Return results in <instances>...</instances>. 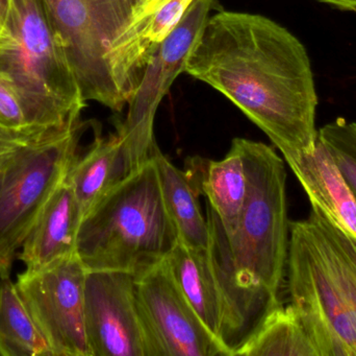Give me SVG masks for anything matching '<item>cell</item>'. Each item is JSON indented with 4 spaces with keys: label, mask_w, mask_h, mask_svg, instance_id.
Instances as JSON below:
<instances>
[{
    "label": "cell",
    "mask_w": 356,
    "mask_h": 356,
    "mask_svg": "<svg viewBox=\"0 0 356 356\" xmlns=\"http://www.w3.org/2000/svg\"><path fill=\"white\" fill-rule=\"evenodd\" d=\"M15 257L0 247V278L10 277V268Z\"/></svg>",
    "instance_id": "cell-23"
},
{
    "label": "cell",
    "mask_w": 356,
    "mask_h": 356,
    "mask_svg": "<svg viewBox=\"0 0 356 356\" xmlns=\"http://www.w3.org/2000/svg\"><path fill=\"white\" fill-rule=\"evenodd\" d=\"M319 1L332 4V6L342 8L344 10L356 13V0H319Z\"/></svg>",
    "instance_id": "cell-24"
},
{
    "label": "cell",
    "mask_w": 356,
    "mask_h": 356,
    "mask_svg": "<svg viewBox=\"0 0 356 356\" xmlns=\"http://www.w3.org/2000/svg\"><path fill=\"white\" fill-rule=\"evenodd\" d=\"M52 130L42 129V127H33V125L15 129V127H4V125H0V162L13 154L15 150L35 141V140L40 139Z\"/></svg>",
    "instance_id": "cell-21"
},
{
    "label": "cell",
    "mask_w": 356,
    "mask_h": 356,
    "mask_svg": "<svg viewBox=\"0 0 356 356\" xmlns=\"http://www.w3.org/2000/svg\"><path fill=\"white\" fill-rule=\"evenodd\" d=\"M317 209L339 229L356 240V199L336 161L318 138L313 152L286 160Z\"/></svg>",
    "instance_id": "cell-13"
},
{
    "label": "cell",
    "mask_w": 356,
    "mask_h": 356,
    "mask_svg": "<svg viewBox=\"0 0 356 356\" xmlns=\"http://www.w3.org/2000/svg\"><path fill=\"white\" fill-rule=\"evenodd\" d=\"M87 272L75 254L17 277V290L54 356H92L85 321Z\"/></svg>",
    "instance_id": "cell-9"
},
{
    "label": "cell",
    "mask_w": 356,
    "mask_h": 356,
    "mask_svg": "<svg viewBox=\"0 0 356 356\" xmlns=\"http://www.w3.org/2000/svg\"><path fill=\"white\" fill-rule=\"evenodd\" d=\"M146 356H228L178 290L165 261L136 277Z\"/></svg>",
    "instance_id": "cell-10"
},
{
    "label": "cell",
    "mask_w": 356,
    "mask_h": 356,
    "mask_svg": "<svg viewBox=\"0 0 356 356\" xmlns=\"http://www.w3.org/2000/svg\"><path fill=\"white\" fill-rule=\"evenodd\" d=\"M129 173L118 134L106 137L97 134L87 152L77 157L66 178L83 219Z\"/></svg>",
    "instance_id": "cell-16"
},
{
    "label": "cell",
    "mask_w": 356,
    "mask_h": 356,
    "mask_svg": "<svg viewBox=\"0 0 356 356\" xmlns=\"http://www.w3.org/2000/svg\"><path fill=\"white\" fill-rule=\"evenodd\" d=\"M2 29H3V27H2L1 23H0V33H1Z\"/></svg>",
    "instance_id": "cell-26"
},
{
    "label": "cell",
    "mask_w": 356,
    "mask_h": 356,
    "mask_svg": "<svg viewBox=\"0 0 356 356\" xmlns=\"http://www.w3.org/2000/svg\"><path fill=\"white\" fill-rule=\"evenodd\" d=\"M290 304L318 356H356V240L317 209L290 223Z\"/></svg>",
    "instance_id": "cell-3"
},
{
    "label": "cell",
    "mask_w": 356,
    "mask_h": 356,
    "mask_svg": "<svg viewBox=\"0 0 356 356\" xmlns=\"http://www.w3.org/2000/svg\"><path fill=\"white\" fill-rule=\"evenodd\" d=\"M0 125L4 127H27L22 106L14 88L0 75Z\"/></svg>",
    "instance_id": "cell-22"
},
{
    "label": "cell",
    "mask_w": 356,
    "mask_h": 356,
    "mask_svg": "<svg viewBox=\"0 0 356 356\" xmlns=\"http://www.w3.org/2000/svg\"><path fill=\"white\" fill-rule=\"evenodd\" d=\"M165 263L182 296L221 343L223 302L207 249L191 248L177 242Z\"/></svg>",
    "instance_id": "cell-15"
},
{
    "label": "cell",
    "mask_w": 356,
    "mask_h": 356,
    "mask_svg": "<svg viewBox=\"0 0 356 356\" xmlns=\"http://www.w3.org/2000/svg\"><path fill=\"white\" fill-rule=\"evenodd\" d=\"M177 242L154 158L83 217L76 254L87 271L127 272L137 277L163 263Z\"/></svg>",
    "instance_id": "cell-4"
},
{
    "label": "cell",
    "mask_w": 356,
    "mask_h": 356,
    "mask_svg": "<svg viewBox=\"0 0 356 356\" xmlns=\"http://www.w3.org/2000/svg\"><path fill=\"white\" fill-rule=\"evenodd\" d=\"M184 72L236 105L284 160L315 148L318 95L311 60L275 21L228 10L209 17Z\"/></svg>",
    "instance_id": "cell-1"
},
{
    "label": "cell",
    "mask_w": 356,
    "mask_h": 356,
    "mask_svg": "<svg viewBox=\"0 0 356 356\" xmlns=\"http://www.w3.org/2000/svg\"><path fill=\"white\" fill-rule=\"evenodd\" d=\"M10 6V0H0V23H1L2 27L8 18Z\"/></svg>",
    "instance_id": "cell-25"
},
{
    "label": "cell",
    "mask_w": 356,
    "mask_h": 356,
    "mask_svg": "<svg viewBox=\"0 0 356 356\" xmlns=\"http://www.w3.org/2000/svg\"><path fill=\"white\" fill-rule=\"evenodd\" d=\"M81 221L79 203L65 179L42 209L21 246L19 259L25 263L26 270L45 269L76 254Z\"/></svg>",
    "instance_id": "cell-12"
},
{
    "label": "cell",
    "mask_w": 356,
    "mask_h": 356,
    "mask_svg": "<svg viewBox=\"0 0 356 356\" xmlns=\"http://www.w3.org/2000/svg\"><path fill=\"white\" fill-rule=\"evenodd\" d=\"M83 102L121 112V59L148 0H44Z\"/></svg>",
    "instance_id": "cell-6"
},
{
    "label": "cell",
    "mask_w": 356,
    "mask_h": 356,
    "mask_svg": "<svg viewBox=\"0 0 356 356\" xmlns=\"http://www.w3.org/2000/svg\"><path fill=\"white\" fill-rule=\"evenodd\" d=\"M0 355L54 356L10 277L0 278Z\"/></svg>",
    "instance_id": "cell-19"
},
{
    "label": "cell",
    "mask_w": 356,
    "mask_h": 356,
    "mask_svg": "<svg viewBox=\"0 0 356 356\" xmlns=\"http://www.w3.org/2000/svg\"><path fill=\"white\" fill-rule=\"evenodd\" d=\"M188 173L207 205L215 212L227 235L238 227L247 194L248 176L240 139L234 138L229 152L222 160L195 156L186 161Z\"/></svg>",
    "instance_id": "cell-14"
},
{
    "label": "cell",
    "mask_w": 356,
    "mask_h": 356,
    "mask_svg": "<svg viewBox=\"0 0 356 356\" xmlns=\"http://www.w3.org/2000/svg\"><path fill=\"white\" fill-rule=\"evenodd\" d=\"M85 321L92 356H146L134 274L88 271Z\"/></svg>",
    "instance_id": "cell-11"
},
{
    "label": "cell",
    "mask_w": 356,
    "mask_h": 356,
    "mask_svg": "<svg viewBox=\"0 0 356 356\" xmlns=\"http://www.w3.org/2000/svg\"><path fill=\"white\" fill-rule=\"evenodd\" d=\"M238 139L248 194L238 227L227 235L209 205L205 215L207 251L223 302L221 343L229 356L280 305L290 240L284 160L267 144Z\"/></svg>",
    "instance_id": "cell-2"
},
{
    "label": "cell",
    "mask_w": 356,
    "mask_h": 356,
    "mask_svg": "<svg viewBox=\"0 0 356 356\" xmlns=\"http://www.w3.org/2000/svg\"><path fill=\"white\" fill-rule=\"evenodd\" d=\"M0 75L16 91L27 125L60 129L81 119L86 102L44 0H10Z\"/></svg>",
    "instance_id": "cell-5"
},
{
    "label": "cell",
    "mask_w": 356,
    "mask_h": 356,
    "mask_svg": "<svg viewBox=\"0 0 356 356\" xmlns=\"http://www.w3.org/2000/svg\"><path fill=\"white\" fill-rule=\"evenodd\" d=\"M215 0H194L175 29L152 52L143 77L129 102V113L116 133L129 173L154 158L160 150L154 138V118L163 98L200 37Z\"/></svg>",
    "instance_id": "cell-8"
},
{
    "label": "cell",
    "mask_w": 356,
    "mask_h": 356,
    "mask_svg": "<svg viewBox=\"0 0 356 356\" xmlns=\"http://www.w3.org/2000/svg\"><path fill=\"white\" fill-rule=\"evenodd\" d=\"M154 161L165 206L177 229L178 242L191 248H209V228L201 212L200 192L186 171L177 169L161 150Z\"/></svg>",
    "instance_id": "cell-17"
},
{
    "label": "cell",
    "mask_w": 356,
    "mask_h": 356,
    "mask_svg": "<svg viewBox=\"0 0 356 356\" xmlns=\"http://www.w3.org/2000/svg\"><path fill=\"white\" fill-rule=\"evenodd\" d=\"M318 138L330 150L356 199V123L340 117L318 130Z\"/></svg>",
    "instance_id": "cell-20"
},
{
    "label": "cell",
    "mask_w": 356,
    "mask_h": 356,
    "mask_svg": "<svg viewBox=\"0 0 356 356\" xmlns=\"http://www.w3.org/2000/svg\"><path fill=\"white\" fill-rule=\"evenodd\" d=\"M83 131L85 123L79 119L0 162V247L12 256L79 156Z\"/></svg>",
    "instance_id": "cell-7"
},
{
    "label": "cell",
    "mask_w": 356,
    "mask_h": 356,
    "mask_svg": "<svg viewBox=\"0 0 356 356\" xmlns=\"http://www.w3.org/2000/svg\"><path fill=\"white\" fill-rule=\"evenodd\" d=\"M236 355L318 356L300 317L291 304H280L270 311Z\"/></svg>",
    "instance_id": "cell-18"
}]
</instances>
